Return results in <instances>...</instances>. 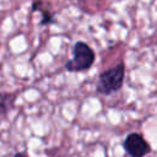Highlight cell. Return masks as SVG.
Here are the masks:
<instances>
[{
	"label": "cell",
	"instance_id": "5",
	"mask_svg": "<svg viewBox=\"0 0 157 157\" xmlns=\"http://www.w3.org/2000/svg\"><path fill=\"white\" fill-rule=\"evenodd\" d=\"M42 1L40 0H33L32 1V10L33 11H40L42 12V20H40V25L44 26V25H50V23H54L55 22V18H54V15L47 10H43L42 9Z\"/></svg>",
	"mask_w": 157,
	"mask_h": 157
},
{
	"label": "cell",
	"instance_id": "4",
	"mask_svg": "<svg viewBox=\"0 0 157 157\" xmlns=\"http://www.w3.org/2000/svg\"><path fill=\"white\" fill-rule=\"evenodd\" d=\"M16 97H17L16 93L0 92V121L7 118L9 113L13 108Z\"/></svg>",
	"mask_w": 157,
	"mask_h": 157
},
{
	"label": "cell",
	"instance_id": "3",
	"mask_svg": "<svg viewBox=\"0 0 157 157\" xmlns=\"http://www.w3.org/2000/svg\"><path fill=\"white\" fill-rule=\"evenodd\" d=\"M123 147L130 157H144L151 150L147 141L137 132L129 134L123 142Z\"/></svg>",
	"mask_w": 157,
	"mask_h": 157
},
{
	"label": "cell",
	"instance_id": "2",
	"mask_svg": "<svg viewBox=\"0 0 157 157\" xmlns=\"http://www.w3.org/2000/svg\"><path fill=\"white\" fill-rule=\"evenodd\" d=\"M72 54L74 58L65 63V70H67L69 72L86 71L94 63V52L86 42H76L72 48Z\"/></svg>",
	"mask_w": 157,
	"mask_h": 157
},
{
	"label": "cell",
	"instance_id": "6",
	"mask_svg": "<svg viewBox=\"0 0 157 157\" xmlns=\"http://www.w3.org/2000/svg\"><path fill=\"white\" fill-rule=\"evenodd\" d=\"M12 157H28L27 155H25V153H21V152H17V153H15Z\"/></svg>",
	"mask_w": 157,
	"mask_h": 157
},
{
	"label": "cell",
	"instance_id": "1",
	"mask_svg": "<svg viewBox=\"0 0 157 157\" xmlns=\"http://www.w3.org/2000/svg\"><path fill=\"white\" fill-rule=\"evenodd\" d=\"M124 77H125V66L123 63H120L114 67L108 69L102 74H99L96 91L101 94L109 96L121 88Z\"/></svg>",
	"mask_w": 157,
	"mask_h": 157
}]
</instances>
